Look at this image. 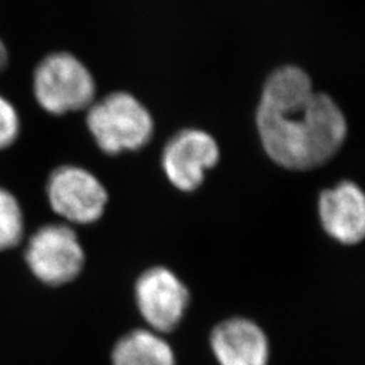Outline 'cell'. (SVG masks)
I'll use <instances>...</instances> for the list:
<instances>
[{"mask_svg": "<svg viewBox=\"0 0 365 365\" xmlns=\"http://www.w3.org/2000/svg\"><path fill=\"white\" fill-rule=\"evenodd\" d=\"M256 122L267 155L292 170L325 164L339 152L348 133L336 102L314 91L310 76L294 66L279 68L268 78Z\"/></svg>", "mask_w": 365, "mask_h": 365, "instance_id": "1", "label": "cell"}, {"mask_svg": "<svg viewBox=\"0 0 365 365\" xmlns=\"http://www.w3.org/2000/svg\"><path fill=\"white\" fill-rule=\"evenodd\" d=\"M87 110V128L96 145L107 155L140 150L153 137V118L131 93H110Z\"/></svg>", "mask_w": 365, "mask_h": 365, "instance_id": "2", "label": "cell"}, {"mask_svg": "<svg viewBox=\"0 0 365 365\" xmlns=\"http://www.w3.org/2000/svg\"><path fill=\"white\" fill-rule=\"evenodd\" d=\"M96 93L95 78L76 56L54 52L39 61L33 73L37 105L52 115L87 110Z\"/></svg>", "mask_w": 365, "mask_h": 365, "instance_id": "3", "label": "cell"}, {"mask_svg": "<svg viewBox=\"0 0 365 365\" xmlns=\"http://www.w3.org/2000/svg\"><path fill=\"white\" fill-rule=\"evenodd\" d=\"M25 257L34 276L49 286L75 280L86 260L76 232L66 223L39 227L29 240Z\"/></svg>", "mask_w": 365, "mask_h": 365, "instance_id": "4", "label": "cell"}, {"mask_svg": "<svg viewBox=\"0 0 365 365\" xmlns=\"http://www.w3.org/2000/svg\"><path fill=\"white\" fill-rule=\"evenodd\" d=\"M51 209L69 223L90 225L102 218L108 202L105 185L91 173L76 165H61L46 182Z\"/></svg>", "mask_w": 365, "mask_h": 365, "instance_id": "5", "label": "cell"}, {"mask_svg": "<svg viewBox=\"0 0 365 365\" xmlns=\"http://www.w3.org/2000/svg\"><path fill=\"white\" fill-rule=\"evenodd\" d=\"M135 302L153 331L168 333L182 322L190 303V292L168 268L155 267L138 277Z\"/></svg>", "mask_w": 365, "mask_h": 365, "instance_id": "6", "label": "cell"}, {"mask_svg": "<svg viewBox=\"0 0 365 365\" xmlns=\"http://www.w3.org/2000/svg\"><path fill=\"white\" fill-rule=\"evenodd\" d=\"M220 156V146L209 133L185 129L165 145L161 164L178 190L192 192L202 185L206 172L218 164Z\"/></svg>", "mask_w": 365, "mask_h": 365, "instance_id": "7", "label": "cell"}, {"mask_svg": "<svg viewBox=\"0 0 365 365\" xmlns=\"http://www.w3.org/2000/svg\"><path fill=\"white\" fill-rule=\"evenodd\" d=\"M321 223L339 244L356 245L365 235V197L356 182H339L321 192L318 200Z\"/></svg>", "mask_w": 365, "mask_h": 365, "instance_id": "8", "label": "cell"}, {"mask_svg": "<svg viewBox=\"0 0 365 365\" xmlns=\"http://www.w3.org/2000/svg\"><path fill=\"white\" fill-rule=\"evenodd\" d=\"M211 349L220 365H268L269 361L265 333L245 318H232L215 327Z\"/></svg>", "mask_w": 365, "mask_h": 365, "instance_id": "9", "label": "cell"}, {"mask_svg": "<svg viewBox=\"0 0 365 365\" xmlns=\"http://www.w3.org/2000/svg\"><path fill=\"white\" fill-rule=\"evenodd\" d=\"M113 365H176L170 344L152 330L138 329L119 339Z\"/></svg>", "mask_w": 365, "mask_h": 365, "instance_id": "10", "label": "cell"}, {"mask_svg": "<svg viewBox=\"0 0 365 365\" xmlns=\"http://www.w3.org/2000/svg\"><path fill=\"white\" fill-rule=\"evenodd\" d=\"M25 235V217L19 200L11 191L0 187V250L21 244Z\"/></svg>", "mask_w": 365, "mask_h": 365, "instance_id": "11", "label": "cell"}, {"mask_svg": "<svg viewBox=\"0 0 365 365\" xmlns=\"http://www.w3.org/2000/svg\"><path fill=\"white\" fill-rule=\"evenodd\" d=\"M21 117L15 106L0 93V150L13 146L21 135Z\"/></svg>", "mask_w": 365, "mask_h": 365, "instance_id": "12", "label": "cell"}, {"mask_svg": "<svg viewBox=\"0 0 365 365\" xmlns=\"http://www.w3.org/2000/svg\"><path fill=\"white\" fill-rule=\"evenodd\" d=\"M9 66V51L4 42L0 39V72H3Z\"/></svg>", "mask_w": 365, "mask_h": 365, "instance_id": "13", "label": "cell"}]
</instances>
